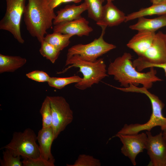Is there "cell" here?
I'll return each mask as SVG.
<instances>
[{
  "label": "cell",
  "instance_id": "obj_1",
  "mask_svg": "<svg viewBox=\"0 0 166 166\" xmlns=\"http://www.w3.org/2000/svg\"><path fill=\"white\" fill-rule=\"evenodd\" d=\"M132 57L130 53L125 52L116 58L109 64L108 74L113 76L114 79L125 88L130 84L136 86L141 84L148 89L152 87L154 83L162 81L156 76L157 72L154 67L150 68V70L146 73L137 71L133 65Z\"/></svg>",
  "mask_w": 166,
  "mask_h": 166
},
{
  "label": "cell",
  "instance_id": "obj_2",
  "mask_svg": "<svg viewBox=\"0 0 166 166\" xmlns=\"http://www.w3.org/2000/svg\"><path fill=\"white\" fill-rule=\"evenodd\" d=\"M23 16L28 31L41 43L53 24L56 15L47 0H28Z\"/></svg>",
  "mask_w": 166,
  "mask_h": 166
},
{
  "label": "cell",
  "instance_id": "obj_3",
  "mask_svg": "<svg viewBox=\"0 0 166 166\" xmlns=\"http://www.w3.org/2000/svg\"><path fill=\"white\" fill-rule=\"evenodd\" d=\"M68 67L58 74L63 73L69 69L77 68L83 75L82 81L75 83V87L81 90L91 87L94 84H97L103 79L108 77L106 66L103 59L100 58L94 62L82 60L77 55L66 58L65 66Z\"/></svg>",
  "mask_w": 166,
  "mask_h": 166
},
{
  "label": "cell",
  "instance_id": "obj_4",
  "mask_svg": "<svg viewBox=\"0 0 166 166\" xmlns=\"http://www.w3.org/2000/svg\"><path fill=\"white\" fill-rule=\"evenodd\" d=\"M37 137L34 131L30 128H27L23 132H15L10 141L0 149H8L14 156H20L23 159L36 158L40 156Z\"/></svg>",
  "mask_w": 166,
  "mask_h": 166
},
{
  "label": "cell",
  "instance_id": "obj_5",
  "mask_svg": "<svg viewBox=\"0 0 166 166\" xmlns=\"http://www.w3.org/2000/svg\"><path fill=\"white\" fill-rule=\"evenodd\" d=\"M101 27V33L98 38L87 44H78L72 46L68 49L66 58L77 55L84 60L94 62L101 56L116 48L115 45L106 42L104 39L107 27Z\"/></svg>",
  "mask_w": 166,
  "mask_h": 166
},
{
  "label": "cell",
  "instance_id": "obj_6",
  "mask_svg": "<svg viewBox=\"0 0 166 166\" xmlns=\"http://www.w3.org/2000/svg\"><path fill=\"white\" fill-rule=\"evenodd\" d=\"M166 63L165 34L160 31L156 33L150 47L141 56L132 61L133 65L140 72L150 65Z\"/></svg>",
  "mask_w": 166,
  "mask_h": 166
},
{
  "label": "cell",
  "instance_id": "obj_7",
  "mask_svg": "<svg viewBox=\"0 0 166 166\" xmlns=\"http://www.w3.org/2000/svg\"><path fill=\"white\" fill-rule=\"evenodd\" d=\"M26 1L6 0V13L0 21V29L10 32L21 44L24 42L21 34L20 24L26 6Z\"/></svg>",
  "mask_w": 166,
  "mask_h": 166
},
{
  "label": "cell",
  "instance_id": "obj_8",
  "mask_svg": "<svg viewBox=\"0 0 166 166\" xmlns=\"http://www.w3.org/2000/svg\"><path fill=\"white\" fill-rule=\"evenodd\" d=\"M149 99L151 103L152 112L150 119L148 122L142 124H125L117 133L136 134L143 130L150 132L153 128L156 126H160L162 130L166 128V118L163 116L162 114V110L164 104L155 95L150 96Z\"/></svg>",
  "mask_w": 166,
  "mask_h": 166
},
{
  "label": "cell",
  "instance_id": "obj_9",
  "mask_svg": "<svg viewBox=\"0 0 166 166\" xmlns=\"http://www.w3.org/2000/svg\"><path fill=\"white\" fill-rule=\"evenodd\" d=\"M49 97L52 112V128L55 140L72 122L73 112L69 104L63 97Z\"/></svg>",
  "mask_w": 166,
  "mask_h": 166
},
{
  "label": "cell",
  "instance_id": "obj_10",
  "mask_svg": "<svg viewBox=\"0 0 166 166\" xmlns=\"http://www.w3.org/2000/svg\"><path fill=\"white\" fill-rule=\"evenodd\" d=\"M115 136L120 139L123 144L121 149L122 153L129 158L133 165H136V156L146 149L148 139L146 133H142L133 134L117 133Z\"/></svg>",
  "mask_w": 166,
  "mask_h": 166
},
{
  "label": "cell",
  "instance_id": "obj_11",
  "mask_svg": "<svg viewBox=\"0 0 166 166\" xmlns=\"http://www.w3.org/2000/svg\"><path fill=\"white\" fill-rule=\"evenodd\" d=\"M148 137L146 149L150 159V165L153 166H166V142L162 132L153 136L146 131Z\"/></svg>",
  "mask_w": 166,
  "mask_h": 166
},
{
  "label": "cell",
  "instance_id": "obj_12",
  "mask_svg": "<svg viewBox=\"0 0 166 166\" xmlns=\"http://www.w3.org/2000/svg\"><path fill=\"white\" fill-rule=\"evenodd\" d=\"M53 32L78 36H88L93 31L89 22L81 16L76 19L54 25Z\"/></svg>",
  "mask_w": 166,
  "mask_h": 166
},
{
  "label": "cell",
  "instance_id": "obj_13",
  "mask_svg": "<svg viewBox=\"0 0 166 166\" xmlns=\"http://www.w3.org/2000/svg\"><path fill=\"white\" fill-rule=\"evenodd\" d=\"M126 17L125 14L114 5L113 2H107L103 6L101 19L96 24L100 27L116 26L125 22Z\"/></svg>",
  "mask_w": 166,
  "mask_h": 166
},
{
  "label": "cell",
  "instance_id": "obj_14",
  "mask_svg": "<svg viewBox=\"0 0 166 166\" xmlns=\"http://www.w3.org/2000/svg\"><path fill=\"white\" fill-rule=\"evenodd\" d=\"M156 34L150 32L138 31L129 41L127 46L140 56L150 47Z\"/></svg>",
  "mask_w": 166,
  "mask_h": 166
},
{
  "label": "cell",
  "instance_id": "obj_15",
  "mask_svg": "<svg viewBox=\"0 0 166 166\" xmlns=\"http://www.w3.org/2000/svg\"><path fill=\"white\" fill-rule=\"evenodd\" d=\"M87 9L88 5L85 2L78 6L75 4L67 5L57 12V15L53 21V24L55 25L77 19L81 17L82 13Z\"/></svg>",
  "mask_w": 166,
  "mask_h": 166
},
{
  "label": "cell",
  "instance_id": "obj_16",
  "mask_svg": "<svg viewBox=\"0 0 166 166\" xmlns=\"http://www.w3.org/2000/svg\"><path fill=\"white\" fill-rule=\"evenodd\" d=\"M37 138L39 144L40 156L48 160L55 159L51 152L52 144L54 140L52 127L42 128L38 132Z\"/></svg>",
  "mask_w": 166,
  "mask_h": 166
},
{
  "label": "cell",
  "instance_id": "obj_17",
  "mask_svg": "<svg viewBox=\"0 0 166 166\" xmlns=\"http://www.w3.org/2000/svg\"><path fill=\"white\" fill-rule=\"evenodd\" d=\"M166 26V14L153 18L144 17L138 18L137 22L129 26L130 29L139 31L155 32L160 28Z\"/></svg>",
  "mask_w": 166,
  "mask_h": 166
},
{
  "label": "cell",
  "instance_id": "obj_18",
  "mask_svg": "<svg viewBox=\"0 0 166 166\" xmlns=\"http://www.w3.org/2000/svg\"><path fill=\"white\" fill-rule=\"evenodd\" d=\"M166 14V2L152 4L147 7L142 8L126 16L125 22L139 18L153 15L160 16Z\"/></svg>",
  "mask_w": 166,
  "mask_h": 166
},
{
  "label": "cell",
  "instance_id": "obj_19",
  "mask_svg": "<svg viewBox=\"0 0 166 166\" xmlns=\"http://www.w3.org/2000/svg\"><path fill=\"white\" fill-rule=\"evenodd\" d=\"M26 58L19 56L0 54V73L13 72L22 67L26 62Z\"/></svg>",
  "mask_w": 166,
  "mask_h": 166
},
{
  "label": "cell",
  "instance_id": "obj_20",
  "mask_svg": "<svg viewBox=\"0 0 166 166\" xmlns=\"http://www.w3.org/2000/svg\"><path fill=\"white\" fill-rule=\"evenodd\" d=\"M72 36L70 34L53 32L46 35L44 40L61 51L69 45L70 42V39Z\"/></svg>",
  "mask_w": 166,
  "mask_h": 166
},
{
  "label": "cell",
  "instance_id": "obj_21",
  "mask_svg": "<svg viewBox=\"0 0 166 166\" xmlns=\"http://www.w3.org/2000/svg\"><path fill=\"white\" fill-rule=\"evenodd\" d=\"M88 5L89 18L96 22L101 19L103 10V2L101 0H84Z\"/></svg>",
  "mask_w": 166,
  "mask_h": 166
},
{
  "label": "cell",
  "instance_id": "obj_22",
  "mask_svg": "<svg viewBox=\"0 0 166 166\" xmlns=\"http://www.w3.org/2000/svg\"><path fill=\"white\" fill-rule=\"evenodd\" d=\"M82 79V78L75 75L65 77H50L48 83L51 87L61 89L69 84L80 82Z\"/></svg>",
  "mask_w": 166,
  "mask_h": 166
},
{
  "label": "cell",
  "instance_id": "obj_23",
  "mask_svg": "<svg viewBox=\"0 0 166 166\" xmlns=\"http://www.w3.org/2000/svg\"><path fill=\"white\" fill-rule=\"evenodd\" d=\"M39 52L41 55L54 63L60 53V50L53 46L43 40L41 42Z\"/></svg>",
  "mask_w": 166,
  "mask_h": 166
},
{
  "label": "cell",
  "instance_id": "obj_24",
  "mask_svg": "<svg viewBox=\"0 0 166 166\" xmlns=\"http://www.w3.org/2000/svg\"><path fill=\"white\" fill-rule=\"evenodd\" d=\"M42 118V128L52 127V112L49 96H47L42 103L40 110Z\"/></svg>",
  "mask_w": 166,
  "mask_h": 166
},
{
  "label": "cell",
  "instance_id": "obj_25",
  "mask_svg": "<svg viewBox=\"0 0 166 166\" xmlns=\"http://www.w3.org/2000/svg\"><path fill=\"white\" fill-rule=\"evenodd\" d=\"M2 158L0 159L1 166H22L21 157L20 156H14L10 151L7 149L3 151Z\"/></svg>",
  "mask_w": 166,
  "mask_h": 166
},
{
  "label": "cell",
  "instance_id": "obj_26",
  "mask_svg": "<svg viewBox=\"0 0 166 166\" xmlns=\"http://www.w3.org/2000/svg\"><path fill=\"white\" fill-rule=\"evenodd\" d=\"M100 160L93 156L85 154H80L73 164H67V166H100Z\"/></svg>",
  "mask_w": 166,
  "mask_h": 166
},
{
  "label": "cell",
  "instance_id": "obj_27",
  "mask_svg": "<svg viewBox=\"0 0 166 166\" xmlns=\"http://www.w3.org/2000/svg\"><path fill=\"white\" fill-rule=\"evenodd\" d=\"M55 159L49 160L40 156L36 158L24 159L22 161L23 166H54Z\"/></svg>",
  "mask_w": 166,
  "mask_h": 166
},
{
  "label": "cell",
  "instance_id": "obj_28",
  "mask_svg": "<svg viewBox=\"0 0 166 166\" xmlns=\"http://www.w3.org/2000/svg\"><path fill=\"white\" fill-rule=\"evenodd\" d=\"M26 76L28 78L39 82H48L50 77L46 73L38 70L28 73Z\"/></svg>",
  "mask_w": 166,
  "mask_h": 166
},
{
  "label": "cell",
  "instance_id": "obj_29",
  "mask_svg": "<svg viewBox=\"0 0 166 166\" xmlns=\"http://www.w3.org/2000/svg\"><path fill=\"white\" fill-rule=\"evenodd\" d=\"M82 0H47L49 6L53 9L58 6L62 3L73 2L74 3H78Z\"/></svg>",
  "mask_w": 166,
  "mask_h": 166
},
{
  "label": "cell",
  "instance_id": "obj_30",
  "mask_svg": "<svg viewBox=\"0 0 166 166\" xmlns=\"http://www.w3.org/2000/svg\"><path fill=\"white\" fill-rule=\"evenodd\" d=\"M151 67H158L163 69L164 72L165 76H166V63L160 64L150 65L148 66V68Z\"/></svg>",
  "mask_w": 166,
  "mask_h": 166
},
{
  "label": "cell",
  "instance_id": "obj_31",
  "mask_svg": "<svg viewBox=\"0 0 166 166\" xmlns=\"http://www.w3.org/2000/svg\"><path fill=\"white\" fill-rule=\"evenodd\" d=\"M152 4H160L166 2V0H150Z\"/></svg>",
  "mask_w": 166,
  "mask_h": 166
},
{
  "label": "cell",
  "instance_id": "obj_32",
  "mask_svg": "<svg viewBox=\"0 0 166 166\" xmlns=\"http://www.w3.org/2000/svg\"><path fill=\"white\" fill-rule=\"evenodd\" d=\"M163 132H162L163 137L166 142V128L162 130Z\"/></svg>",
  "mask_w": 166,
  "mask_h": 166
},
{
  "label": "cell",
  "instance_id": "obj_33",
  "mask_svg": "<svg viewBox=\"0 0 166 166\" xmlns=\"http://www.w3.org/2000/svg\"><path fill=\"white\" fill-rule=\"evenodd\" d=\"M103 2H104L105 1H106L107 2H113L114 0H101Z\"/></svg>",
  "mask_w": 166,
  "mask_h": 166
},
{
  "label": "cell",
  "instance_id": "obj_34",
  "mask_svg": "<svg viewBox=\"0 0 166 166\" xmlns=\"http://www.w3.org/2000/svg\"><path fill=\"white\" fill-rule=\"evenodd\" d=\"M166 40V34H165Z\"/></svg>",
  "mask_w": 166,
  "mask_h": 166
}]
</instances>
